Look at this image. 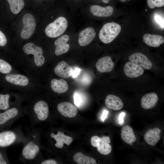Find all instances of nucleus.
Wrapping results in <instances>:
<instances>
[{
	"label": "nucleus",
	"mask_w": 164,
	"mask_h": 164,
	"mask_svg": "<svg viewBox=\"0 0 164 164\" xmlns=\"http://www.w3.org/2000/svg\"><path fill=\"white\" fill-rule=\"evenodd\" d=\"M125 115V113L124 112L121 113L119 115V123L120 124L123 125L124 123V118Z\"/></svg>",
	"instance_id": "obj_36"
},
{
	"label": "nucleus",
	"mask_w": 164,
	"mask_h": 164,
	"mask_svg": "<svg viewBox=\"0 0 164 164\" xmlns=\"http://www.w3.org/2000/svg\"><path fill=\"white\" fill-rule=\"evenodd\" d=\"M154 19L156 22L159 25L162 29L164 28V21L163 16L156 14L154 16Z\"/></svg>",
	"instance_id": "obj_32"
},
{
	"label": "nucleus",
	"mask_w": 164,
	"mask_h": 164,
	"mask_svg": "<svg viewBox=\"0 0 164 164\" xmlns=\"http://www.w3.org/2000/svg\"><path fill=\"white\" fill-rule=\"evenodd\" d=\"M110 142L109 137L104 136L101 138V141L97 147L98 151L104 155L109 154L112 149L111 146L109 144Z\"/></svg>",
	"instance_id": "obj_25"
},
{
	"label": "nucleus",
	"mask_w": 164,
	"mask_h": 164,
	"mask_svg": "<svg viewBox=\"0 0 164 164\" xmlns=\"http://www.w3.org/2000/svg\"><path fill=\"white\" fill-rule=\"evenodd\" d=\"M26 115V111L13 107L0 113V126H10L16 121Z\"/></svg>",
	"instance_id": "obj_5"
},
{
	"label": "nucleus",
	"mask_w": 164,
	"mask_h": 164,
	"mask_svg": "<svg viewBox=\"0 0 164 164\" xmlns=\"http://www.w3.org/2000/svg\"><path fill=\"white\" fill-rule=\"evenodd\" d=\"M110 0H102L103 2L105 3H108Z\"/></svg>",
	"instance_id": "obj_40"
},
{
	"label": "nucleus",
	"mask_w": 164,
	"mask_h": 164,
	"mask_svg": "<svg viewBox=\"0 0 164 164\" xmlns=\"http://www.w3.org/2000/svg\"><path fill=\"white\" fill-rule=\"evenodd\" d=\"M69 38L68 35H64L55 41L54 43L56 47L55 53L56 55L59 56L68 51L70 48V45L67 43L68 41Z\"/></svg>",
	"instance_id": "obj_13"
},
{
	"label": "nucleus",
	"mask_w": 164,
	"mask_h": 164,
	"mask_svg": "<svg viewBox=\"0 0 164 164\" xmlns=\"http://www.w3.org/2000/svg\"><path fill=\"white\" fill-rule=\"evenodd\" d=\"M57 109L61 115L66 117L73 118L77 113L76 108L69 102H64L59 104Z\"/></svg>",
	"instance_id": "obj_10"
},
{
	"label": "nucleus",
	"mask_w": 164,
	"mask_h": 164,
	"mask_svg": "<svg viewBox=\"0 0 164 164\" xmlns=\"http://www.w3.org/2000/svg\"><path fill=\"white\" fill-rule=\"evenodd\" d=\"M39 164H57V162L53 159H48L41 160Z\"/></svg>",
	"instance_id": "obj_35"
},
{
	"label": "nucleus",
	"mask_w": 164,
	"mask_h": 164,
	"mask_svg": "<svg viewBox=\"0 0 164 164\" xmlns=\"http://www.w3.org/2000/svg\"><path fill=\"white\" fill-rule=\"evenodd\" d=\"M23 50L26 54L34 55V62L38 66H42L44 63L45 59L43 56L42 48L39 46H36L32 43H28L23 46Z\"/></svg>",
	"instance_id": "obj_7"
},
{
	"label": "nucleus",
	"mask_w": 164,
	"mask_h": 164,
	"mask_svg": "<svg viewBox=\"0 0 164 164\" xmlns=\"http://www.w3.org/2000/svg\"><path fill=\"white\" fill-rule=\"evenodd\" d=\"M9 98L10 95L8 94H0V110H6L9 108Z\"/></svg>",
	"instance_id": "obj_28"
},
{
	"label": "nucleus",
	"mask_w": 164,
	"mask_h": 164,
	"mask_svg": "<svg viewBox=\"0 0 164 164\" xmlns=\"http://www.w3.org/2000/svg\"><path fill=\"white\" fill-rule=\"evenodd\" d=\"M147 9L145 10L146 11H147Z\"/></svg>",
	"instance_id": "obj_42"
},
{
	"label": "nucleus",
	"mask_w": 164,
	"mask_h": 164,
	"mask_svg": "<svg viewBox=\"0 0 164 164\" xmlns=\"http://www.w3.org/2000/svg\"><path fill=\"white\" fill-rule=\"evenodd\" d=\"M121 136L122 140L126 143L132 145L136 141V137L132 128L129 125L123 127L121 130Z\"/></svg>",
	"instance_id": "obj_22"
},
{
	"label": "nucleus",
	"mask_w": 164,
	"mask_h": 164,
	"mask_svg": "<svg viewBox=\"0 0 164 164\" xmlns=\"http://www.w3.org/2000/svg\"><path fill=\"white\" fill-rule=\"evenodd\" d=\"M50 137L56 142L54 146L58 149L63 148L64 144L67 145H70L73 141L72 137L65 135L63 132L60 131H58L56 134L53 132L51 133Z\"/></svg>",
	"instance_id": "obj_14"
},
{
	"label": "nucleus",
	"mask_w": 164,
	"mask_h": 164,
	"mask_svg": "<svg viewBox=\"0 0 164 164\" xmlns=\"http://www.w3.org/2000/svg\"><path fill=\"white\" fill-rule=\"evenodd\" d=\"M51 87L52 90L58 94L66 92L68 89V84L64 79H52L51 81Z\"/></svg>",
	"instance_id": "obj_24"
},
{
	"label": "nucleus",
	"mask_w": 164,
	"mask_h": 164,
	"mask_svg": "<svg viewBox=\"0 0 164 164\" xmlns=\"http://www.w3.org/2000/svg\"><path fill=\"white\" fill-rule=\"evenodd\" d=\"M74 103L75 105L79 107L82 102V98L78 93H76L74 95Z\"/></svg>",
	"instance_id": "obj_33"
},
{
	"label": "nucleus",
	"mask_w": 164,
	"mask_h": 164,
	"mask_svg": "<svg viewBox=\"0 0 164 164\" xmlns=\"http://www.w3.org/2000/svg\"><path fill=\"white\" fill-rule=\"evenodd\" d=\"M119 0L122 2H126L128 0Z\"/></svg>",
	"instance_id": "obj_41"
},
{
	"label": "nucleus",
	"mask_w": 164,
	"mask_h": 164,
	"mask_svg": "<svg viewBox=\"0 0 164 164\" xmlns=\"http://www.w3.org/2000/svg\"><path fill=\"white\" fill-rule=\"evenodd\" d=\"M158 100V96L154 92L149 93L142 97L141 105L144 109H150L155 106Z\"/></svg>",
	"instance_id": "obj_17"
},
{
	"label": "nucleus",
	"mask_w": 164,
	"mask_h": 164,
	"mask_svg": "<svg viewBox=\"0 0 164 164\" xmlns=\"http://www.w3.org/2000/svg\"><path fill=\"white\" fill-rule=\"evenodd\" d=\"M20 125L10 130L0 132V147H7L12 145L22 143L26 138Z\"/></svg>",
	"instance_id": "obj_3"
},
{
	"label": "nucleus",
	"mask_w": 164,
	"mask_h": 164,
	"mask_svg": "<svg viewBox=\"0 0 164 164\" xmlns=\"http://www.w3.org/2000/svg\"><path fill=\"white\" fill-rule=\"evenodd\" d=\"M68 25L67 20L63 17H60L46 27V35L51 38H55L62 35L66 29Z\"/></svg>",
	"instance_id": "obj_6"
},
{
	"label": "nucleus",
	"mask_w": 164,
	"mask_h": 164,
	"mask_svg": "<svg viewBox=\"0 0 164 164\" xmlns=\"http://www.w3.org/2000/svg\"><path fill=\"white\" fill-rule=\"evenodd\" d=\"M12 70L10 65L6 61L0 59V72L5 74L9 73Z\"/></svg>",
	"instance_id": "obj_29"
},
{
	"label": "nucleus",
	"mask_w": 164,
	"mask_h": 164,
	"mask_svg": "<svg viewBox=\"0 0 164 164\" xmlns=\"http://www.w3.org/2000/svg\"><path fill=\"white\" fill-rule=\"evenodd\" d=\"M121 30V26L117 23L114 22L107 23L99 32V39L104 43H110L117 37Z\"/></svg>",
	"instance_id": "obj_4"
},
{
	"label": "nucleus",
	"mask_w": 164,
	"mask_h": 164,
	"mask_svg": "<svg viewBox=\"0 0 164 164\" xmlns=\"http://www.w3.org/2000/svg\"><path fill=\"white\" fill-rule=\"evenodd\" d=\"M113 8L110 6L103 7L97 5H93L90 7L91 13L94 15L100 17H108L111 15Z\"/></svg>",
	"instance_id": "obj_18"
},
{
	"label": "nucleus",
	"mask_w": 164,
	"mask_h": 164,
	"mask_svg": "<svg viewBox=\"0 0 164 164\" xmlns=\"http://www.w3.org/2000/svg\"><path fill=\"white\" fill-rule=\"evenodd\" d=\"M105 104L108 108L115 111L120 110L123 106V103L121 100L113 94H109L106 97Z\"/></svg>",
	"instance_id": "obj_20"
},
{
	"label": "nucleus",
	"mask_w": 164,
	"mask_h": 164,
	"mask_svg": "<svg viewBox=\"0 0 164 164\" xmlns=\"http://www.w3.org/2000/svg\"><path fill=\"white\" fill-rule=\"evenodd\" d=\"M80 69L78 68H76L74 71H73L72 73V77H73L74 78L77 76L78 75L80 71Z\"/></svg>",
	"instance_id": "obj_39"
},
{
	"label": "nucleus",
	"mask_w": 164,
	"mask_h": 164,
	"mask_svg": "<svg viewBox=\"0 0 164 164\" xmlns=\"http://www.w3.org/2000/svg\"><path fill=\"white\" fill-rule=\"evenodd\" d=\"M6 80L12 84L26 86L29 83V80L25 76L20 74H9L5 77Z\"/></svg>",
	"instance_id": "obj_23"
},
{
	"label": "nucleus",
	"mask_w": 164,
	"mask_h": 164,
	"mask_svg": "<svg viewBox=\"0 0 164 164\" xmlns=\"http://www.w3.org/2000/svg\"><path fill=\"white\" fill-rule=\"evenodd\" d=\"M96 66L97 70L100 72H109L113 70L114 63L111 58L107 56L100 59L96 62Z\"/></svg>",
	"instance_id": "obj_15"
},
{
	"label": "nucleus",
	"mask_w": 164,
	"mask_h": 164,
	"mask_svg": "<svg viewBox=\"0 0 164 164\" xmlns=\"http://www.w3.org/2000/svg\"><path fill=\"white\" fill-rule=\"evenodd\" d=\"M7 42V39L4 34L0 30V46H5Z\"/></svg>",
	"instance_id": "obj_34"
},
{
	"label": "nucleus",
	"mask_w": 164,
	"mask_h": 164,
	"mask_svg": "<svg viewBox=\"0 0 164 164\" xmlns=\"http://www.w3.org/2000/svg\"><path fill=\"white\" fill-rule=\"evenodd\" d=\"M124 71L128 77L136 78L142 75L144 72V70L140 66L129 62L125 65Z\"/></svg>",
	"instance_id": "obj_12"
},
{
	"label": "nucleus",
	"mask_w": 164,
	"mask_h": 164,
	"mask_svg": "<svg viewBox=\"0 0 164 164\" xmlns=\"http://www.w3.org/2000/svg\"><path fill=\"white\" fill-rule=\"evenodd\" d=\"M96 33L92 27H88L81 31L79 34L78 43L81 46L88 45L95 36Z\"/></svg>",
	"instance_id": "obj_11"
},
{
	"label": "nucleus",
	"mask_w": 164,
	"mask_h": 164,
	"mask_svg": "<svg viewBox=\"0 0 164 164\" xmlns=\"http://www.w3.org/2000/svg\"><path fill=\"white\" fill-rule=\"evenodd\" d=\"M22 21L23 27L21 36L23 39H28L34 32L36 27L35 20L33 15L27 13L24 15Z\"/></svg>",
	"instance_id": "obj_8"
},
{
	"label": "nucleus",
	"mask_w": 164,
	"mask_h": 164,
	"mask_svg": "<svg viewBox=\"0 0 164 164\" xmlns=\"http://www.w3.org/2000/svg\"><path fill=\"white\" fill-rule=\"evenodd\" d=\"M108 112V111L107 110H105L103 111L101 117V119L104 122L107 118Z\"/></svg>",
	"instance_id": "obj_37"
},
{
	"label": "nucleus",
	"mask_w": 164,
	"mask_h": 164,
	"mask_svg": "<svg viewBox=\"0 0 164 164\" xmlns=\"http://www.w3.org/2000/svg\"><path fill=\"white\" fill-rule=\"evenodd\" d=\"M73 71L72 67L64 61L59 62L54 69L55 73L57 76L66 78L72 75Z\"/></svg>",
	"instance_id": "obj_16"
},
{
	"label": "nucleus",
	"mask_w": 164,
	"mask_h": 164,
	"mask_svg": "<svg viewBox=\"0 0 164 164\" xmlns=\"http://www.w3.org/2000/svg\"><path fill=\"white\" fill-rule=\"evenodd\" d=\"M160 130L157 128L150 129L144 135V139L149 145L155 146L160 140Z\"/></svg>",
	"instance_id": "obj_19"
},
{
	"label": "nucleus",
	"mask_w": 164,
	"mask_h": 164,
	"mask_svg": "<svg viewBox=\"0 0 164 164\" xmlns=\"http://www.w3.org/2000/svg\"><path fill=\"white\" fill-rule=\"evenodd\" d=\"M74 161L78 164H96L95 160L91 157L85 155L82 153L78 152L73 157Z\"/></svg>",
	"instance_id": "obj_26"
},
{
	"label": "nucleus",
	"mask_w": 164,
	"mask_h": 164,
	"mask_svg": "<svg viewBox=\"0 0 164 164\" xmlns=\"http://www.w3.org/2000/svg\"><path fill=\"white\" fill-rule=\"evenodd\" d=\"M147 4L151 9L160 7L164 5V0H147Z\"/></svg>",
	"instance_id": "obj_30"
},
{
	"label": "nucleus",
	"mask_w": 164,
	"mask_h": 164,
	"mask_svg": "<svg viewBox=\"0 0 164 164\" xmlns=\"http://www.w3.org/2000/svg\"><path fill=\"white\" fill-rule=\"evenodd\" d=\"M26 135L19 159L25 163L39 164L42 160L40 129L30 127L27 129Z\"/></svg>",
	"instance_id": "obj_1"
},
{
	"label": "nucleus",
	"mask_w": 164,
	"mask_h": 164,
	"mask_svg": "<svg viewBox=\"0 0 164 164\" xmlns=\"http://www.w3.org/2000/svg\"><path fill=\"white\" fill-rule=\"evenodd\" d=\"M30 122L31 127L46 121L49 117V108L47 103L45 101H37L32 106L29 111L26 112Z\"/></svg>",
	"instance_id": "obj_2"
},
{
	"label": "nucleus",
	"mask_w": 164,
	"mask_h": 164,
	"mask_svg": "<svg viewBox=\"0 0 164 164\" xmlns=\"http://www.w3.org/2000/svg\"><path fill=\"white\" fill-rule=\"evenodd\" d=\"M143 40L147 45L152 47H157L163 43L164 39L161 35L145 34L143 36Z\"/></svg>",
	"instance_id": "obj_21"
},
{
	"label": "nucleus",
	"mask_w": 164,
	"mask_h": 164,
	"mask_svg": "<svg viewBox=\"0 0 164 164\" xmlns=\"http://www.w3.org/2000/svg\"><path fill=\"white\" fill-rule=\"evenodd\" d=\"M81 83L85 85H89L91 81V77L87 73H84L80 78Z\"/></svg>",
	"instance_id": "obj_31"
},
{
	"label": "nucleus",
	"mask_w": 164,
	"mask_h": 164,
	"mask_svg": "<svg viewBox=\"0 0 164 164\" xmlns=\"http://www.w3.org/2000/svg\"><path fill=\"white\" fill-rule=\"evenodd\" d=\"M10 5L11 12L18 14L23 8L25 3L23 0H7Z\"/></svg>",
	"instance_id": "obj_27"
},
{
	"label": "nucleus",
	"mask_w": 164,
	"mask_h": 164,
	"mask_svg": "<svg viewBox=\"0 0 164 164\" xmlns=\"http://www.w3.org/2000/svg\"><path fill=\"white\" fill-rule=\"evenodd\" d=\"M129 60L131 63L138 65L143 68L149 70L152 67L150 60L146 56L141 53H135L129 57Z\"/></svg>",
	"instance_id": "obj_9"
},
{
	"label": "nucleus",
	"mask_w": 164,
	"mask_h": 164,
	"mask_svg": "<svg viewBox=\"0 0 164 164\" xmlns=\"http://www.w3.org/2000/svg\"><path fill=\"white\" fill-rule=\"evenodd\" d=\"M9 163L5 159L1 152H0V164H7Z\"/></svg>",
	"instance_id": "obj_38"
}]
</instances>
